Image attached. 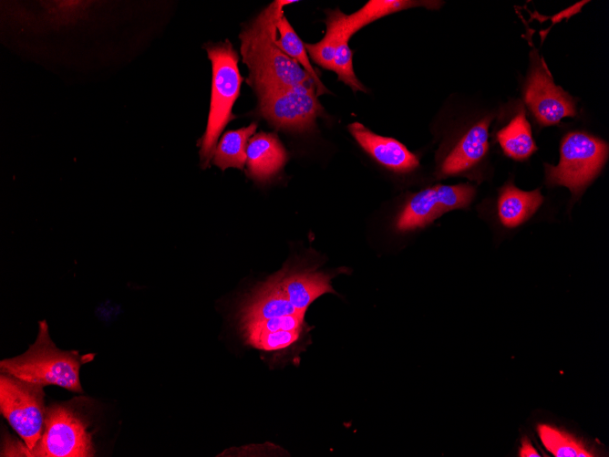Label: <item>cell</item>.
<instances>
[{
    "label": "cell",
    "instance_id": "ac0fdd59",
    "mask_svg": "<svg viewBox=\"0 0 609 457\" xmlns=\"http://www.w3.org/2000/svg\"><path fill=\"white\" fill-rule=\"evenodd\" d=\"M274 43L284 54L298 63L309 75L315 86L317 97L330 93L312 67L304 43L296 34L284 14H283L277 20Z\"/></svg>",
    "mask_w": 609,
    "mask_h": 457
},
{
    "label": "cell",
    "instance_id": "30bf717a",
    "mask_svg": "<svg viewBox=\"0 0 609 457\" xmlns=\"http://www.w3.org/2000/svg\"><path fill=\"white\" fill-rule=\"evenodd\" d=\"M347 128L358 144L387 168L407 172L418 166L416 155L398 140L376 134L359 122H353Z\"/></svg>",
    "mask_w": 609,
    "mask_h": 457
},
{
    "label": "cell",
    "instance_id": "3957f363",
    "mask_svg": "<svg viewBox=\"0 0 609 457\" xmlns=\"http://www.w3.org/2000/svg\"><path fill=\"white\" fill-rule=\"evenodd\" d=\"M212 63V90L206 130L199 142L201 168L209 166L217 141L226 125L236 118L232 113L234 102L240 96L243 77L239 57L227 39L205 46Z\"/></svg>",
    "mask_w": 609,
    "mask_h": 457
},
{
    "label": "cell",
    "instance_id": "277c9868",
    "mask_svg": "<svg viewBox=\"0 0 609 457\" xmlns=\"http://www.w3.org/2000/svg\"><path fill=\"white\" fill-rule=\"evenodd\" d=\"M43 387L15 376H0V410L24 441L22 456H29L41 438L46 420Z\"/></svg>",
    "mask_w": 609,
    "mask_h": 457
},
{
    "label": "cell",
    "instance_id": "6da1fadb",
    "mask_svg": "<svg viewBox=\"0 0 609 457\" xmlns=\"http://www.w3.org/2000/svg\"><path fill=\"white\" fill-rule=\"evenodd\" d=\"M296 2L274 1L239 35L242 60L249 71L246 82L258 99L279 88L313 82L302 67L274 43L276 23L284 7Z\"/></svg>",
    "mask_w": 609,
    "mask_h": 457
},
{
    "label": "cell",
    "instance_id": "2e32d148",
    "mask_svg": "<svg viewBox=\"0 0 609 457\" xmlns=\"http://www.w3.org/2000/svg\"><path fill=\"white\" fill-rule=\"evenodd\" d=\"M442 5L440 1H412V0H370L359 10L346 16L345 26L352 36L368 24L396 12L416 6L437 9Z\"/></svg>",
    "mask_w": 609,
    "mask_h": 457
},
{
    "label": "cell",
    "instance_id": "8fae6325",
    "mask_svg": "<svg viewBox=\"0 0 609 457\" xmlns=\"http://www.w3.org/2000/svg\"><path fill=\"white\" fill-rule=\"evenodd\" d=\"M279 285L289 302L301 313L326 293H335L330 281L333 275L313 269H284L276 275Z\"/></svg>",
    "mask_w": 609,
    "mask_h": 457
},
{
    "label": "cell",
    "instance_id": "603a6c76",
    "mask_svg": "<svg viewBox=\"0 0 609 457\" xmlns=\"http://www.w3.org/2000/svg\"><path fill=\"white\" fill-rule=\"evenodd\" d=\"M303 331L278 330L274 332H246L244 338L249 345L265 351H278L294 345Z\"/></svg>",
    "mask_w": 609,
    "mask_h": 457
},
{
    "label": "cell",
    "instance_id": "44dd1931",
    "mask_svg": "<svg viewBox=\"0 0 609 457\" xmlns=\"http://www.w3.org/2000/svg\"><path fill=\"white\" fill-rule=\"evenodd\" d=\"M538 435L543 446L555 457H594L595 453L574 435L548 424H539Z\"/></svg>",
    "mask_w": 609,
    "mask_h": 457
},
{
    "label": "cell",
    "instance_id": "5bb4252c",
    "mask_svg": "<svg viewBox=\"0 0 609 457\" xmlns=\"http://www.w3.org/2000/svg\"><path fill=\"white\" fill-rule=\"evenodd\" d=\"M490 119L473 125L442 163L443 176L462 172L481 160L488 151Z\"/></svg>",
    "mask_w": 609,
    "mask_h": 457
},
{
    "label": "cell",
    "instance_id": "4fadbf2b",
    "mask_svg": "<svg viewBox=\"0 0 609 457\" xmlns=\"http://www.w3.org/2000/svg\"><path fill=\"white\" fill-rule=\"evenodd\" d=\"M298 312L284 296L276 275L260 285L241 309V325Z\"/></svg>",
    "mask_w": 609,
    "mask_h": 457
},
{
    "label": "cell",
    "instance_id": "7a4b0ae2",
    "mask_svg": "<svg viewBox=\"0 0 609 457\" xmlns=\"http://www.w3.org/2000/svg\"><path fill=\"white\" fill-rule=\"evenodd\" d=\"M94 353L80 355L76 350H62L52 341L48 326L39 321L38 334L28 349L16 357L0 361V370L41 387L54 385L82 393L80 367L92 361Z\"/></svg>",
    "mask_w": 609,
    "mask_h": 457
},
{
    "label": "cell",
    "instance_id": "9c48e42d",
    "mask_svg": "<svg viewBox=\"0 0 609 457\" xmlns=\"http://www.w3.org/2000/svg\"><path fill=\"white\" fill-rule=\"evenodd\" d=\"M524 99L541 125H553L576 114L573 99L556 86L546 68L537 66L528 78Z\"/></svg>",
    "mask_w": 609,
    "mask_h": 457
},
{
    "label": "cell",
    "instance_id": "8992f818",
    "mask_svg": "<svg viewBox=\"0 0 609 457\" xmlns=\"http://www.w3.org/2000/svg\"><path fill=\"white\" fill-rule=\"evenodd\" d=\"M560 153L558 165L545 164L547 183L565 186L574 195L598 174L607 159L608 146L586 133L571 132L563 138Z\"/></svg>",
    "mask_w": 609,
    "mask_h": 457
},
{
    "label": "cell",
    "instance_id": "d4e9b609",
    "mask_svg": "<svg viewBox=\"0 0 609 457\" xmlns=\"http://www.w3.org/2000/svg\"><path fill=\"white\" fill-rule=\"evenodd\" d=\"M519 456L521 457H540L539 452L534 448L532 442L528 438H523L521 440V444L519 451Z\"/></svg>",
    "mask_w": 609,
    "mask_h": 457
},
{
    "label": "cell",
    "instance_id": "5b68a950",
    "mask_svg": "<svg viewBox=\"0 0 609 457\" xmlns=\"http://www.w3.org/2000/svg\"><path fill=\"white\" fill-rule=\"evenodd\" d=\"M88 422L71 401L46 407L40 440L29 456L90 457L95 454Z\"/></svg>",
    "mask_w": 609,
    "mask_h": 457
},
{
    "label": "cell",
    "instance_id": "e0dca14e",
    "mask_svg": "<svg viewBox=\"0 0 609 457\" xmlns=\"http://www.w3.org/2000/svg\"><path fill=\"white\" fill-rule=\"evenodd\" d=\"M257 129L256 122L238 130L226 131L218 141L212 156V164L222 171L227 168L243 170L246 164L248 141Z\"/></svg>",
    "mask_w": 609,
    "mask_h": 457
},
{
    "label": "cell",
    "instance_id": "52a82bcc",
    "mask_svg": "<svg viewBox=\"0 0 609 457\" xmlns=\"http://www.w3.org/2000/svg\"><path fill=\"white\" fill-rule=\"evenodd\" d=\"M313 82L272 91L258 99V113L279 130L308 131L324 113Z\"/></svg>",
    "mask_w": 609,
    "mask_h": 457
},
{
    "label": "cell",
    "instance_id": "7c38bea8",
    "mask_svg": "<svg viewBox=\"0 0 609 457\" xmlns=\"http://www.w3.org/2000/svg\"><path fill=\"white\" fill-rule=\"evenodd\" d=\"M286 160L287 153L277 136L261 131L248 141L245 173L258 182H264L283 169Z\"/></svg>",
    "mask_w": 609,
    "mask_h": 457
},
{
    "label": "cell",
    "instance_id": "d6986e66",
    "mask_svg": "<svg viewBox=\"0 0 609 457\" xmlns=\"http://www.w3.org/2000/svg\"><path fill=\"white\" fill-rule=\"evenodd\" d=\"M497 139L504 153L514 160L527 159L537 150L523 109L497 133Z\"/></svg>",
    "mask_w": 609,
    "mask_h": 457
},
{
    "label": "cell",
    "instance_id": "9a60e30c",
    "mask_svg": "<svg viewBox=\"0 0 609 457\" xmlns=\"http://www.w3.org/2000/svg\"><path fill=\"white\" fill-rule=\"evenodd\" d=\"M543 201L540 190L521 191L507 184L501 191L498 200V215L501 223L513 228L528 220Z\"/></svg>",
    "mask_w": 609,
    "mask_h": 457
},
{
    "label": "cell",
    "instance_id": "ba28073f",
    "mask_svg": "<svg viewBox=\"0 0 609 457\" xmlns=\"http://www.w3.org/2000/svg\"><path fill=\"white\" fill-rule=\"evenodd\" d=\"M475 193L470 184L436 185L413 195L397 221L399 231L423 227L444 213L465 208Z\"/></svg>",
    "mask_w": 609,
    "mask_h": 457
},
{
    "label": "cell",
    "instance_id": "ffe728a7",
    "mask_svg": "<svg viewBox=\"0 0 609 457\" xmlns=\"http://www.w3.org/2000/svg\"><path fill=\"white\" fill-rule=\"evenodd\" d=\"M326 31L317 43H304L305 49L312 60L322 68L333 71L335 51L338 38L344 28L346 14L339 9L325 11Z\"/></svg>",
    "mask_w": 609,
    "mask_h": 457
},
{
    "label": "cell",
    "instance_id": "cb8c5ba5",
    "mask_svg": "<svg viewBox=\"0 0 609 457\" xmlns=\"http://www.w3.org/2000/svg\"><path fill=\"white\" fill-rule=\"evenodd\" d=\"M304 314L305 313H296L293 315L280 316L261 321L243 324L241 326L243 333L257 331L274 332L278 330L304 331L305 327Z\"/></svg>",
    "mask_w": 609,
    "mask_h": 457
},
{
    "label": "cell",
    "instance_id": "7402d4cb",
    "mask_svg": "<svg viewBox=\"0 0 609 457\" xmlns=\"http://www.w3.org/2000/svg\"><path fill=\"white\" fill-rule=\"evenodd\" d=\"M350 37L351 36L347 33L344 22V28L338 38L335 51L333 71L336 73L338 80L349 86L354 92H366V88L357 79L354 72L352 59L353 53L348 46Z\"/></svg>",
    "mask_w": 609,
    "mask_h": 457
}]
</instances>
